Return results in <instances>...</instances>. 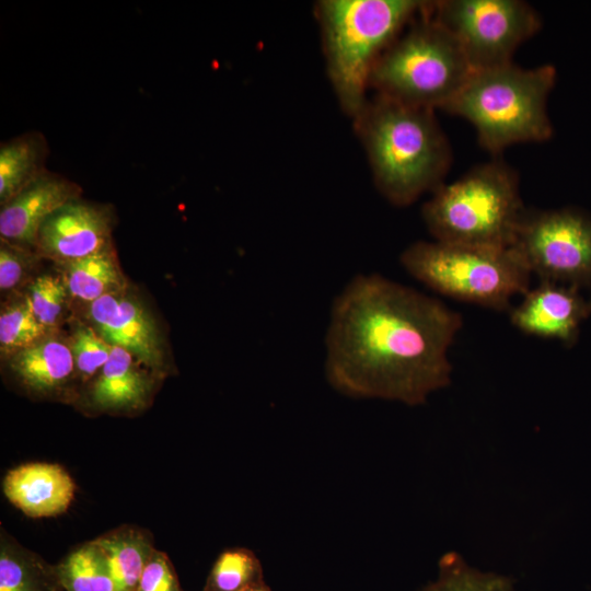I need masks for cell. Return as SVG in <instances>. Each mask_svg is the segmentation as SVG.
Segmentation results:
<instances>
[{"label": "cell", "instance_id": "cell-1", "mask_svg": "<svg viewBox=\"0 0 591 591\" xmlns=\"http://www.w3.org/2000/svg\"><path fill=\"white\" fill-rule=\"evenodd\" d=\"M462 325L461 314L433 297L357 275L331 308L326 379L349 397L425 404L451 383L449 349Z\"/></svg>", "mask_w": 591, "mask_h": 591}, {"label": "cell", "instance_id": "cell-2", "mask_svg": "<svg viewBox=\"0 0 591 591\" xmlns=\"http://www.w3.org/2000/svg\"><path fill=\"white\" fill-rule=\"evenodd\" d=\"M379 192L405 207L442 183L451 148L433 109L376 94L352 118Z\"/></svg>", "mask_w": 591, "mask_h": 591}, {"label": "cell", "instance_id": "cell-3", "mask_svg": "<svg viewBox=\"0 0 591 591\" xmlns=\"http://www.w3.org/2000/svg\"><path fill=\"white\" fill-rule=\"evenodd\" d=\"M555 80L551 65L523 69L510 62L474 71L443 111L468 120L479 144L493 153L545 141L553 135L547 99Z\"/></svg>", "mask_w": 591, "mask_h": 591}, {"label": "cell", "instance_id": "cell-4", "mask_svg": "<svg viewBox=\"0 0 591 591\" xmlns=\"http://www.w3.org/2000/svg\"><path fill=\"white\" fill-rule=\"evenodd\" d=\"M426 1L322 0L316 4L329 80L354 118L368 99L371 70Z\"/></svg>", "mask_w": 591, "mask_h": 591}, {"label": "cell", "instance_id": "cell-5", "mask_svg": "<svg viewBox=\"0 0 591 591\" xmlns=\"http://www.w3.org/2000/svg\"><path fill=\"white\" fill-rule=\"evenodd\" d=\"M524 212L518 175L498 160L442 183L422 206L436 241L485 247H511Z\"/></svg>", "mask_w": 591, "mask_h": 591}, {"label": "cell", "instance_id": "cell-6", "mask_svg": "<svg viewBox=\"0 0 591 591\" xmlns=\"http://www.w3.org/2000/svg\"><path fill=\"white\" fill-rule=\"evenodd\" d=\"M382 53L369 78L376 94L443 109L474 72L452 34L427 12Z\"/></svg>", "mask_w": 591, "mask_h": 591}, {"label": "cell", "instance_id": "cell-7", "mask_svg": "<svg viewBox=\"0 0 591 591\" xmlns=\"http://www.w3.org/2000/svg\"><path fill=\"white\" fill-rule=\"evenodd\" d=\"M404 269L434 292L496 311L530 290L531 271L512 247L418 241L401 255Z\"/></svg>", "mask_w": 591, "mask_h": 591}, {"label": "cell", "instance_id": "cell-8", "mask_svg": "<svg viewBox=\"0 0 591 591\" xmlns=\"http://www.w3.org/2000/svg\"><path fill=\"white\" fill-rule=\"evenodd\" d=\"M426 9L456 39L474 71L512 62L517 48L542 26L538 13L520 0H442Z\"/></svg>", "mask_w": 591, "mask_h": 591}, {"label": "cell", "instance_id": "cell-9", "mask_svg": "<svg viewBox=\"0 0 591 591\" xmlns=\"http://www.w3.org/2000/svg\"><path fill=\"white\" fill-rule=\"evenodd\" d=\"M511 247L541 281L591 282V218L576 209L525 210Z\"/></svg>", "mask_w": 591, "mask_h": 591}, {"label": "cell", "instance_id": "cell-10", "mask_svg": "<svg viewBox=\"0 0 591 591\" xmlns=\"http://www.w3.org/2000/svg\"><path fill=\"white\" fill-rule=\"evenodd\" d=\"M113 227L111 206L79 197L57 209L42 223L36 250L51 259L69 263L111 245Z\"/></svg>", "mask_w": 591, "mask_h": 591}, {"label": "cell", "instance_id": "cell-11", "mask_svg": "<svg viewBox=\"0 0 591 591\" xmlns=\"http://www.w3.org/2000/svg\"><path fill=\"white\" fill-rule=\"evenodd\" d=\"M591 311L576 287L541 281L510 311L511 324L522 333L572 344Z\"/></svg>", "mask_w": 591, "mask_h": 591}, {"label": "cell", "instance_id": "cell-12", "mask_svg": "<svg viewBox=\"0 0 591 591\" xmlns=\"http://www.w3.org/2000/svg\"><path fill=\"white\" fill-rule=\"evenodd\" d=\"M81 194L82 188L76 182L48 170L1 205V240L23 248H36L42 223L57 209L81 197Z\"/></svg>", "mask_w": 591, "mask_h": 591}, {"label": "cell", "instance_id": "cell-13", "mask_svg": "<svg viewBox=\"0 0 591 591\" xmlns=\"http://www.w3.org/2000/svg\"><path fill=\"white\" fill-rule=\"evenodd\" d=\"M90 317L100 336L151 367L162 366V348L153 318L131 298L107 293L90 304Z\"/></svg>", "mask_w": 591, "mask_h": 591}, {"label": "cell", "instance_id": "cell-14", "mask_svg": "<svg viewBox=\"0 0 591 591\" xmlns=\"http://www.w3.org/2000/svg\"><path fill=\"white\" fill-rule=\"evenodd\" d=\"M7 499L30 518L63 513L76 494V483L60 465L31 462L10 470L3 479Z\"/></svg>", "mask_w": 591, "mask_h": 591}, {"label": "cell", "instance_id": "cell-15", "mask_svg": "<svg viewBox=\"0 0 591 591\" xmlns=\"http://www.w3.org/2000/svg\"><path fill=\"white\" fill-rule=\"evenodd\" d=\"M128 350L112 346L108 361L94 380L90 398L100 410L138 409L146 405L152 382Z\"/></svg>", "mask_w": 591, "mask_h": 591}, {"label": "cell", "instance_id": "cell-16", "mask_svg": "<svg viewBox=\"0 0 591 591\" xmlns=\"http://www.w3.org/2000/svg\"><path fill=\"white\" fill-rule=\"evenodd\" d=\"M49 146L37 130L19 135L0 146V204L3 205L48 170Z\"/></svg>", "mask_w": 591, "mask_h": 591}, {"label": "cell", "instance_id": "cell-17", "mask_svg": "<svg viewBox=\"0 0 591 591\" xmlns=\"http://www.w3.org/2000/svg\"><path fill=\"white\" fill-rule=\"evenodd\" d=\"M10 366L27 389L48 393L69 380L74 359L69 346L56 339H42L14 354Z\"/></svg>", "mask_w": 591, "mask_h": 591}, {"label": "cell", "instance_id": "cell-18", "mask_svg": "<svg viewBox=\"0 0 591 591\" xmlns=\"http://www.w3.org/2000/svg\"><path fill=\"white\" fill-rule=\"evenodd\" d=\"M94 541L107 559L116 591H137L143 568L154 552L149 535L124 526Z\"/></svg>", "mask_w": 591, "mask_h": 591}, {"label": "cell", "instance_id": "cell-19", "mask_svg": "<svg viewBox=\"0 0 591 591\" xmlns=\"http://www.w3.org/2000/svg\"><path fill=\"white\" fill-rule=\"evenodd\" d=\"M66 264V286L74 298L93 302L107 293L119 292L123 288V276L112 244Z\"/></svg>", "mask_w": 591, "mask_h": 591}, {"label": "cell", "instance_id": "cell-20", "mask_svg": "<svg viewBox=\"0 0 591 591\" xmlns=\"http://www.w3.org/2000/svg\"><path fill=\"white\" fill-rule=\"evenodd\" d=\"M55 570L66 591H116L107 559L94 540L73 549Z\"/></svg>", "mask_w": 591, "mask_h": 591}, {"label": "cell", "instance_id": "cell-21", "mask_svg": "<svg viewBox=\"0 0 591 591\" xmlns=\"http://www.w3.org/2000/svg\"><path fill=\"white\" fill-rule=\"evenodd\" d=\"M60 586L56 570L15 543L1 540L0 591H53Z\"/></svg>", "mask_w": 591, "mask_h": 591}, {"label": "cell", "instance_id": "cell-22", "mask_svg": "<svg viewBox=\"0 0 591 591\" xmlns=\"http://www.w3.org/2000/svg\"><path fill=\"white\" fill-rule=\"evenodd\" d=\"M438 578L421 591H514V580L495 572H482L464 558L449 552L439 560Z\"/></svg>", "mask_w": 591, "mask_h": 591}, {"label": "cell", "instance_id": "cell-23", "mask_svg": "<svg viewBox=\"0 0 591 591\" xmlns=\"http://www.w3.org/2000/svg\"><path fill=\"white\" fill-rule=\"evenodd\" d=\"M263 580L259 559L246 548L222 552L209 573L205 591H243Z\"/></svg>", "mask_w": 591, "mask_h": 591}, {"label": "cell", "instance_id": "cell-24", "mask_svg": "<svg viewBox=\"0 0 591 591\" xmlns=\"http://www.w3.org/2000/svg\"><path fill=\"white\" fill-rule=\"evenodd\" d=\"M45 332L46 327L37 321L26 298L1 314V350L16 354L42 340Z\"/></svg>", "mask_w": 591, "mask_h": 591}, {"label": "cell", "instance_id": "cell-25", "mask_svg": "<svg viewBox=\"0 0 591 591\" xmlns=\"http://www.w3.org/2000/svg\"><path fill=\"white\" fill-rule=\"evenodd\" d=\"M66 287L51 275L37 278L31 286L28 302L37 321L46 328L56 324L62 313Z\"/></svg>", "mask_w": 591, "mask_h": 591}, {"label": "cell", "instance_id": "cell-26", "mask_svg": "<svg viewBox=\"0 0 591 591\" xmlns=\"http://www.w3.org/2000/svg\"><path fill=\"white\" fill-rule=\"evenodd\" d=\"M71 351L80 375L88 379L101 371L108 361L112 345L93 329L82 326L73 335Z\"/></svg>", "mask_w": 591, "mask_h": 591}, {"label": "cell", "instance_id": "cell-27", "mask_svg": "<svg viewBox=\"0 0 591 591\" xmlns=\"http://www.w3.org/2000/svg\"><path fill=\"white\" fill-rule=\"evenodd\" d=\"M137 591H182L166 554L154 549L143 568Z\"/></svg>", "mask_w": 591, "mask_h": 591}, {"label": "cell", "instance_id": "cell-28", "mask_svg": "<svg viewBox=\"0 0 591 591\" xmlns=\"http://www.w3.org/2000/svg\"><path fill=\"white\" fill-rule=\"evenodd\" d=\"M25 248L1 240L0 246V288H14L23 278L26 267Z\"/></svg>", "mask_w": 591, "mask_h": 591}, {"label": "cell", "instance_id": "cell-29", "mask_svg": "<svg viewBox=\"0 0 591 591\" xmlns=\"http://www.w3.org/2000/svg\"><path fill=\"white\" fill-rule=\"evenodd\" d=\"M243 591H270V589L268 588V586L264 581H262L259 583H256L254 586H251V587L246 588Z\"/></svg>", "mask_w": 591, "mask_h": 591}]
</instances>
